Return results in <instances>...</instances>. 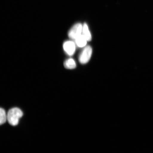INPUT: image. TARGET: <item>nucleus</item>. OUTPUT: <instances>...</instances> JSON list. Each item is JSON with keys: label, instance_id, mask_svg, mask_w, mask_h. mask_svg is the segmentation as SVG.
<instances>
[{"label": "nucleus", "instance_id": "obj_1", "mask_svg": "<svg viewBox=\"0 0 153 153\" xmlns=\"http://www.w3.org/2000/svg\"><path fill=\"white\" fill-rule=\"evenodd\" d=\"M23 115L22 111L20 108H14L10 110L7 114V120L12 126H16L18 124L21 118Z\"/></svg>", "mask_w": 153, "mask_h": 153}, {"label": "nucleus", "instance_id": "obj_2", "mask_svg": "<svg viewBox=\"0 0 153 153\" xmlns=\"http://www.w3.org/2000/svg\"><path fill=\"white\" fill-rule=\"evenodd\" d=\"M92 53V49L90 46L85 47L79 55V61L82 64H86L89 62Z\"/></svg>", "mask_w": 153, "mask_h": 153}, {"label": "nucleus", "instance_id": "obj_3", "mask_svg": "<svg viewBox=\"0 0 153 153\" xmlns=\"http://www.w3.org/2000/svg\"><path fill=\"white\" fill-rule=\"evenodd\" d=\"M83 25L81 23L74 25L68 32V36L71 39L75 40L76 38L82 34Z\"/></svg>", "mask_w": 153, "mask_h": 153}, {"label": "nucleus", "instance_id": "obj_4", "mask_svg": "<svg viewBox=\"0 0 153 153\" xmlns=\"http://www.w3.org/2000/svg\"><path fill=\"white\" fill-rule=\"evenodd\" d=\"M63 47L65 52L69 56H72L75 52L76 45L75 43L72 41H68L65 42L63 44Z\"/></svg>", "mask_w": 153, "mask_h": 153}, {"label": "nucleus", "instance_id": "obj_5", "mask_svg": "<svg viewBox=\"0 0 153 153\" xmlns=\"http://www.w3.org/2000/svg\"><path fill=\"white\" fill-rule=\"evenodd\" d=\"M76 45L80 48H83L85 46L88 42L86 38L82 34L76 38L75 39Z\"/></svg>", "mask_w": 153, "mask_h": 153}, {"label": "nucleus", "instance_id": "obj_6", "mask_svg": "<svg viewBox=\"0 0 153 153\" xmlns=\"http://www.w3.org/2000/svg\"><path fill=\"white\" fill-rule=\"evenodd\" d=\"M82 34L85 36L88 42L91 41L92 39L91 34L89 30L88 26L85 23H84L83 25Z\"/></svg>", "mask_w": 153, "mask_h": 153}, {"label": "nucleus", "instance_id": "obj_7", "mask_svg": "<svg viewBox=\"0 0 153 153\" xmlns=\"http://www.w3.org/2000/svg\"><path fill=\"white\" fill-rule=\"evenodd\" d=\"M64 66L65 68L67 69H73L76 68V64L74 59L70 58L65 61Z\"/></svg>", "mask_w": 153, "mask_h": 153}, {"label": "nucleus", "instance_id": "obj_8", "mask_svg": "<svg viewBox=\"0 0 153 153\" xmlns=\"http://www.w3.org/2000/svg\"><path fill=\"white\" fill-rule=\"evenodd\" d=\"M0 114H1L0 124L1 125H2L5 123L7 120V116L5 110L1 108L0 109Z\"/></svg>", "mask_w": 153, "mask_h": 153}]
</instances>
